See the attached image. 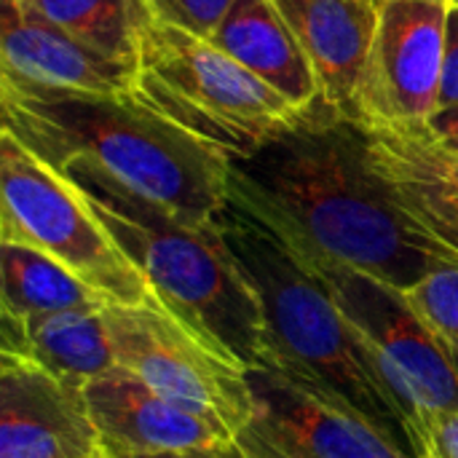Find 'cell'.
<instances>
[{"mask_svg": "<svg viewBox=\"0 0 458 458\" xmlns=\"http://www.w3.org/2000/svg\"><path fill=\"white\" fill-rule=\"evenodd\" d=\"M228 199L271 228L400 290L458 266V252L411 217L370 164L357 121L319 102L228 166Z\"/></svg>", "mask_w": 458, "mask_h": 458, "instance_id": "1", "label": "cell"}, {"mask_svg": "<svg viewBox=\"0 0 458 458\" xmlns=\"http://www.w3.org/2000/svg\"><path fill=\"white\" fill-rule=\"evenodd\" d=\"M3 129L59 169L91 158L180 217L212 225L228 201L231 158L131 94L46 86L0 67Z\"/></svg>", "mask_w": 458, "mask_h": 458, "instance_id": "2", "label": "cell"}, {"mask_svg": "<svg viewBox=\"0 0 458 458\" xmlns=\"http://www.w3.org/2000/svg\"><path fill=\"white\" fill-rule=\"evenodd\" d=\"M56 172L67 177L174 319L231 362L247 370L268 368L260 298L225 247L217 220L191 223L91 158H70Z\"/></svg>", "mask_w": 458, "mask_h": 458, "instance_id": "3", "label": "cell"}, {"mask_svg": "<svg viewBox=\"0 0 458 458\" xmlns=\"http://www.w3.org/2000/svg\"><path fill=\"white\" fill-rule=\"evenodd\" d=\"M217 228L260 298L268 330V368L360 411L421 458V427L403 408L370 349L311 266L276 231L233 201H225Z\"/></svg>", "mask_w": 458, "mask_h": 458, "instance_id": "4", "label": "cell"}, {"mask_svg": "<svg viewBox=\"0 0 458 458\" xmlns=\"http://www.w3.org/2000/svg\"><path fill=\"white\" fill-rule=\"evenodd\" d=\"M134 94L231 161L252 156L303 115L209 38L150 13L140 24Z\"/></svg>", "mask_w": 458, "mask_h": 458, "instance_id": "5", "label": "cell"}, {"mask_svg": "<svg viewBox=\"0 0 458 458\" xmlns=\"http://www.w3.org/2000/svg\"><path fill=\"white\" fill-rule=\"evenodd\" d=\"M0 242L35 247L115 306L161 303L62 172L0 131Z\"/></svg>", "mask_w": 458, "mask_h": 458, "instance_id": "6", "label": "cell"}, {"mask_svg": "<svg viewBox=\"0 0 458 458\" xmlns=\"http://www.w3.org/2000/svg\"><path fill=\"white\" fill-rule=\"evenodd\" d=\"M276 233L319 276L346 322L370 349L403 408L421 427V435L429 419L440 413H456L458 357H454L443 341L421 322V317L408 303L405 290L362 268L346 266L325 252H317L282 231Z\"/></svg>", "mask_w": 458, "mask_h": 458, "instance_id": "7", "label": "cell"}, {"mask_svg": "<svg viewBox=\"0 0 458 458\" xmlns=\"http://www.w3.org/2000/svg\"><path fill=\"white\" fill-rule=\"evenodd\" d=\"M118 368L166 400L225 424L236 437L252 421L247 368L193 335L161 303L105 309Z\"/></svg>", "mask_w": 458, "mask_h": 458, "instance_id": "8", "label": "cell"}, {"mask_svg": "<svg viewBox=\"0 0 458 458\" xmlns=\"http://www.w3.org/2000/svg\"><path fill=\"white\" fill-rule=\"evenodd\" d=\"M252 421L236 443L247 458H416L360 411L274 368L247 370Z\"/></svg>", "mask_w": 458, "mask_h": 458, "instance_id": "9", "label": "cell"}, {"mask_svg": "<svg viewBox=\"0 0 458 458\" xmlns=\"http://www.w3.org/2000/svg\"><path fill=\"white\" fill-rule=\"evenodd\" d=\"M448 0H384L360 118L427 123L440 102Z\"/></svg>", "mask_w": 458, "mask_h": 458, "instance_id": "10", "label": "cell"}, {"mask_svg": "<svg viewBox=\"0 0 458 458\" xmlns=\"http://www.w3.org/2000/svg\"><path fill=\"white\" fill-rule=\"evenodd\" d=\"M102 440L81 386L0 352V458H99Z\"/></svg>", "mask_w": 458, "mask_h": 458, "instance_id": "11", "label": "cell"}, {"mask_svg": "<svg viewBox=\"0 0 458 458\" xmlns=\"http://www.w3.org/2000/svg\"><path fill=\"white\" fill-rule=\"evenodd\" d=\"M368 156L397 204L429 233L458 252V153L427 123L362 118L357 121Z\"/></svg>", "mask_w": 458, "mask_h": 458, "instance_id": "12", "label": "cell"}, {"mask_svg": "<svg viewBox=\"0 0 458 458\" xmlns=\"http://www.w3.org/2000/svg\"><path fill=\"white\" fill-rule=\"evenodd\" d=\"M83 397L105 454H161L236 440L225 424L166 400L123 368L89 381Z\"/></svg>", "mask_w": 458, "mask_h": 458, "instance_id": "13", "label": "cell"}, {"mask_svg": "<svg viewBox=\"0 0 458 458\" xmlns=\"http://www.w3.org/2000/svg\"><path fill=\"white\" fill-rule=\"evenodd\" d=\"M301 40L325 105L357 121L384 0H274Z\"/></svg>", "mask_w": 458, "mask_h": 458, "instance_id": "14", "label": "cell"}, {"mask_svg": "<svg viewBox=\"0 0 458 458\" xmlns=\"http://www.w3.org/2000/svg\"><path fill=\"white\" fill-rule=\"evenodd\" d=\"M0 51L3 70L46 86L102 94H131L137 86V64L86 46L43 16L27 11L19 0H3Z\"/></svg>", "mask_w": 458, "mask_h": 458, "instance_id": "15", "label": "cell"}, {"mask_svg": "<svg viewBox=\"0 0 458 458\" xmlns=\"http://www.w3.org/2000/svg\"><path fill=\"white\" fill-rule=\"evenodd\" d=\"M209 40L295 110L325 102L314 67L274 0H233Z\"/></svg>", "mask_w": 458, "mask_h": 458, "instance_id": "16", "label": "cell"}, {"mask_svg": "<svg viewBox=\"0 0 458 458\" xmlns=\"http://www.w3.org/2000/svg\"><path fill=\"white\" fill-rule=\"evenodd\" d=\"M3 314V346L54 373L56 378L86 386L118 368L105 309L102 311H54L38 317Z\"/></svg>", "mask_w": 458, "mask_h": 458, "instance_id": "17", "label": "cell"}, {"mask_svg": "<svg viewBox=\"0 0 458 458\" xmlns=\"http://www.w3.org/2000/svg\"><path fill=\"white\" fill-rule=\"evenodd\" d=\"M0 311L16 317H38L54 311H102L110 301L51 255L27 244L0 242Z\"/></svg>", "mask_w": 458, "mask_h": 458, "instance_id": "18", "label": "cell"}, {"mask_svg": "<svg viewBox=\"0 0 458 458\" xmlns=\"http://www.w3.org/2000/svg\"><path fill=\"white\" fill-rule=\"evenodd\" d=\"M27 11L43 16L86 46L137 64L140 24L145 8L140 0H19Z\"/></svg>", "mask_w": 458, "mask_h": 458, "instance_id": "19", "label": "cell"}, {"mask_svg": "<svg viewBox=\"0 0 458 458\" xmlns=\"http://www.w3.org/2000/svg\"><path fill=\"white\" fill-rule=\"evenodd\" d=\"M421 322L458 357V266H443L405 290Z\"/></svg>", "mask_w": 458, "mask_h": 458, "instance_id": "20", "label": "cell"}, {"mask_svg": "<svg viewBox=\"0 0 458 458\" xmlns=\"http://www.w3.org/2000/svg\"><path fill=\"white\" fill-rule=\"evenodd\" d=\"M142 8L161 24L212 38L233 0H140Z\"/></svg>", "mask_w": 458, "mask_h": 458, "instance_id": "21", "label": "cell"}, {"mask_svg": "<svg viewBox=\"0 0 458 458\" xmlns=\"http://www.w3.org/2000/svg\"><path fill=\"white\" fill-rule=\"evenodd\" d=\"M458 105V0L445 3V46H443V81L437 110Z\"/></svg>", "mask_w": 458, "mask_h": 458, "instance_id": "22", "label": "cell"}, {"mask_svg": "<svg viewBox=\"0 0 458 458\" xmlns=\"http://www.w3.org/2000/svg\"><path fill=\"white\" fill-rule=\"evenodd\" d=\"M421 458H458V411L440 413L424 424Z\"/></svg>", "mask_w": 458, "mask_h": 458, "instance_id": "23", "label": "cell"}, {"mask_svg": "<svg viewBox=\"0 0 458 458\" xmlns=\"http://www.w3.org/2000/svg\"><path fill=\"white\" fill-rule=\"evenodd\" d=\"M105 458H247V454L233 440L207 448H180V451H161V454H105Z\"/></svg>", "mask_w": 458, "mask_h": 458, "instance_id": "24", "label": "cell"}, {"mask_svg": "<svg viewBox=\"0 0 458 458\" xmlns=\"http://www.w3.org/2000/svg\"><path fill=\"white\" fill-rule=\"evenodd\" d=\"M427 129H429L440 142H448V145L458 142V105H454V107H443V110H435L432 118L427 121Z\"/></svg>", "mask_w": 458, "mask_h": 458, "instance_id": "25", "label": "cell"}, {"mask_svg": "<svg viewBox=\"0 0 458 458\" xmlns=\"http://www.w3.org/2000/svg\"><path fill=\"white\" fill-rule=\"evenodd\" d=\"M445 145H448V142H445ZM448 148H451V150H456V153H458V142H454V145H448Z\"/></svg>", "mask_w": 458, "mask_h": 458, "instance_id": "26", "label": "cell"}, {"mask_svg": "<svg viewBox=\"0 0 458 458\" xmlns=\"http://www.w3.org/2000/svg\"><path fill=\"white\" fill-rule=\"evenodd\" d=\"M99 458H105V454H102V456H99Z\"/></svg>", "mask_w": 458, "mask_h": 458, "instance_id": "27", "label": "cell"}]
</instances>
